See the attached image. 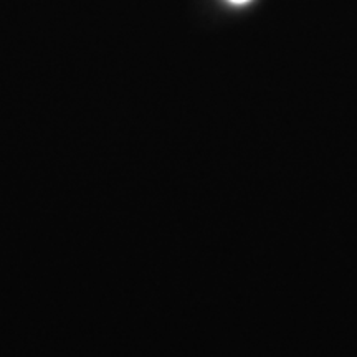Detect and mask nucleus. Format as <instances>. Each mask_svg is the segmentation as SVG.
<instances>
[{
    "label": "nucleus",
    "mask_w": 357,
    "mask_h": 357,
    "mask_svg": "<svg viewBox=\"0 0 357 357\" xmlns=\"http://www.w3.org/2000/svg\"><path fill=\"white\" fill-rule=\"evenodd\" d=\"M229 2L235 3V6H243V3H248L250 0H229Z\"/></svg>",
    "instance_id": "1"
}]
</instances>
